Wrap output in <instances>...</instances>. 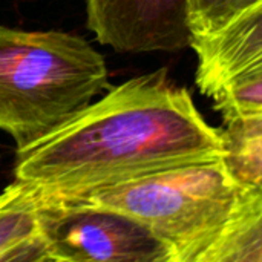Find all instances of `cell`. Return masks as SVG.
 Returning <instances> with one entry per match:
<instances>
[{"instance_id": "cell-6", "label": "cell", "mask_w": 262, "mask_h": 262, "mask_svg": "<svg viewBox=\"0 0 262 262\" xmlns=\"http://www.w3.org/2000/svg\"><path fill=\"white\" fill-rule=\"evenodd\" d=\"M196 86L212 97L226 84L262 71V0L221 31L195 37Z\"/></svg>"}, {"instance_id": "cell-7", "label": "cell", "mask_w": 262, "mask_h": 262, "mask_svg": "<svg viewBox=\"0 0 262 262\" xmlns=\"http://www.w3.org/2000/svg\"><path fill=\"white\" fill-rule=\"evenodd\" d=\"M34 186L14 180L0 193V262L49 261Z\"/></svg>"}, {"instance_id": "cell-1", "label": "cell", "mask_w": 262, "mask_h": 262, "mask_svg": "<svg viewBox=\"0 0 262 262\" xmlns=\"http://www.w3.org/2000/svg\"><path fill=\"white\" fill-rule=\"evenodd\" d=\"M223 155L221 129L158 69L111 86L54 134L17 150L14 177L41 193L74 196Z\"/></svg>"}, {"instance_id": "cell-3", "label": "cell", "mask_w": 262, "mask_h": 262, "mask_svg": "<svg viewBox=\"0 0 262 262\" xmlns=\"http://www.w3.org/2000/svg\"><path fill=\"white\" fill-rule=\"evenodd\" d=\"M239 190L221 158L152 172L68 198L123 212L161 239L173 262H200L221 235Z\"/></svg>"}, {"instance_id": "cell-4", "label": "cell", "mask_w": 262, "mask_h": 262, "mask_svg": "<svg viewBox=\"0 0 262 262\" xmlns=\"http://www.w3.org/2000/svg\"><path fill=\"white\" fill-rule=\"evenodd\" d=\"M35 190L49 261L173 262L170 249L129 215L81 198Z\"/></svg>"}, {"instance_id": "cell-10", "label": "cell", "mask_w": 262, "mask_h": 262, "mask_svg": "<svg viewBox=\"0 0 262 262\" xmlns=\"http://www.w3.org/2000/svg\"><path fill=\"white\" fill-rule=\"evenodd\" d=\"M224 121L261 115L262 71L244 75L226 84L210 97Z\"/></svg>"}, {"instance_id": "cell-9", "label": "cell", "mask_w": 262, "mask_h": 262, "mask_svg": "<svg viewBox=\"0 0 262 262\" xmlns=\"http://www.w3.org/2000/svg\"><path fill=\"white\" fill-rule=\"evenodd\" d=\"M223 163L239 187L262 186V114L224 121Z\"/></svg>"}, {"instance_id": "cell-11", "label": "cell", "mask_w": 262, "mask_h": 262, "mask_svg": "<svg viewBox=\"0 0 262 262\" xmlns=\"http://www.w3.org/2000/svg\"><path fill=\"white\" fill-rule=\"evenodd\" d=\"M261 0H192L190 26L195 37L221 31L232 20Z\"/></svg>"}, {"instance_id": "cell-8", "label": "cell", "mask_w": 262, "mask_h": 262, "mask_svg": "<svg viewBox=\"0 0 262 262\" xmlns=\"http://www.w3.org/2000/svg\"><path fill=\"white\" fill-rule=\"evenodd\" d=\"M200 262H262V186L241 187L221 235Z\"/></svg>"}, {"instance_id": "cell-2", "label": "cell", "mask_w": 262, "mask_h": 262, "mask_svg": "<svg viewBox=\"0 0 262 262\" xmlns=\"http://www.w3.org/2000/svg\"><path fill=\"white\" fill-rule=\"evenodd\" d=\"M109 72L84 38L0 25V130L26 149L109 91Z\"/></svg>"}, {"instance_id": "cell-5", "label": "cell", "mask_w": 262, "mask_h": 262, "mask_svg": "<svg viewBox=\"0 0 262 262\" xmlns=\"http://www.w3.org/2000/svg\"><path fill=\"white\" fill-rule=\"evenodd\" d=\"M192 0H86L95 38L121 54L192 48Z\"/></svg>"}]
</instances>
